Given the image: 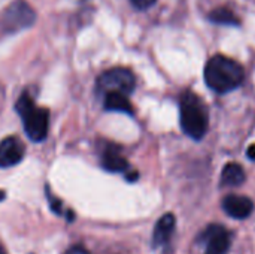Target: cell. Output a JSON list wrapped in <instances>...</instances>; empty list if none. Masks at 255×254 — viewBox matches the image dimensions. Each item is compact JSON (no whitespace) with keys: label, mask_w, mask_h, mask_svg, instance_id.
Wrapping results in <instances>:
<instances>
[{"label":"cell","mask_w":255,"mask_h":254,"mask_svg":"<svg viewBox=\"0 0 255 254\" xmlns=\"http://www.w3.org/2000/svg\"><path fill=\"white\" fill-rule=\"evenodd\" d=\"M245 79L244 67L227 55H212L205 66V82L215 93H229L242 85Z\"/></svg>","instance_id":"cell-1"},{"label":"cell","mask_w":255,"mask_h":254,"mask_svg":"<svg viewBox=\"0 0 255 254\" xmlns=\"http://www.w3.org/2000/svg\"><path fill=\"white\" fill-rule=\"evenodd\" d=\"M179 120L182 132L194 141H200L209 127V117L202 100L187 91L181 96L179 102Z\"/></svg>","instance_id":"cell-2"},{"label":"cell","mask_w":255,"mask_h":254,"mask_svg":"<svg viewBox=\"0 0 255 254\" xmlns=\"http://www.w3.org/2000/svg\"><path fill=\"white\" fill-rule=\"evenodd\" d=\"M16 112L22 118V126L27 136L34 142H42L49 130V112L46 108H39L27 93H22L16 102Z\"/></svg>","instance_id":"cell-3"},{"label":"cell","mask_w":255,"mask_h":254,"mask_svg":"<svg viewBox=\"0 0 255 254\" xmlns=\"http://www.w3.org/2000/svg\"><path fill=\"white\" fill-rule=\"evenodd\" d=\"M36 21L34 9L24 0L12 1L1 13V28L6 33H16L28 28Z\"/></svg>","instance_id":"cell-4"},{"label":"cell","mask_w":255,"mask_h":254,"mask_svg":"<svg viewBox=\"0 0 255 254\" xmlns=\"http://www.w3.org/2000/svg\"><path fill=\"white\" fill-rule=\"evenodd\" d=\"M96 87H97V91L103 96L109 91H118V93L128 96L130 93H133L136 87V78L130 69L112 67L99 76Z\"/></svg>","instance_id":"cell-5"},{"label":"cell","mask_w":255,"mask_h":254,"mask_svg":"<svg viewBox=\"0 0 255 254\" xmlns=\"http://www.w3.org/2000/svg\"><path fill=\"white\" fill-rule=\"evenodd\" d=\"M224 213L235 220H245L254 211V202L248 196L242 195H227L223 199Z\"/></svg>","instance_id":"cell-6"},{"label":"cell","mask_w":255,"mask_h":254,"mask_svg":"<svg viewBox=\"0 0 255 254\" xmlns=\"http://www.w3.org/2000/svg\"><path fill=\"white\" fill-rule=\"evenodd\" d=\"M25 148L19 138L7 136L0 141V168H12L24 157Z\"/></svg>","instance_id":"cell-7"},{"label":"cell","mask_w":255,"mask_h":254,"mask_svg":"<svg viewBox=\"0 0 255 254\" xmlns=\"http://www.w3.org/2000/svg\"><path fill=\"white\" fill-rule=\"evenodd\" d=\"M206 241L205 254H226L230 249V234L218 225H212L203 234Z\"/></svg>","instance_id":"cell-8"},{"label":"cell","mask_w":255,"mask_h":254,"mask_svg":"<svg viewBox=\"0 0 255 254\" xmlns=\"http://www.w3.org/2000/svg\"><path fill=\"white\" fill-rule=\"evenodd\" d=\"M176 226V219L173 214H164L155 225L154 228V234H152V246L154 247H161L164 244H167L173 235Z\"/></svg>","instance_id":"cell-9"},{"label":"cell","mask_w":255,"mask_h":254,"mask_svg":"<svg viewBox=\"0 0 255 254\" xmlns=\"http://www.w3.org/2000/svg\"><path fill=\"white\" fill-rule=\"evenodd\" d=\"M102 166L108 172H114V174L127 172L128 168H130L126 157H123L121 153L114 147H108L103 151V154H102Z\"/></svg>","instance_id":"cell-10"},{"label":"cell","mask_w":255,"mask_h":254,"mask_svg":"<svg viewBox=\"0 0 255 254\" xmlns=\"http://www.w3.org/2000/svg\"><path fill=\"white\" fill-rule=\"evenodd\" d=\"M103 106L106 111L114 112H124V114H133V106L127 97V94L118 93V91H109L105 94Z\"/></svg>","instance_id":"cell-11"},{"label":"cell","mask_w":255,"mask_h":254,"mask_svg":"<svg viewBox=\"0 0 255 254\" xmlns=\"http://www.w3.org/2000/svg\"><path fill=\"white\" fill-rule=\"evenodd\" d=\"M245 171L239 163H227L221 172V186L224 187H239L245 183Z\"/></svg>","instance_id":"cell-12"},{"label":"cell","mask_w":255,"mask_h":254,"mask_svg":"<svg viewBox=\"0 0 255 254\" xmlns=\"http://www.w3.org/2000/svg\"><path fill=\"white\" fill-rule=\"evenodd\" d=\"M209 19L215 24H221V25H239L241 19L238 18V15L229 9V7H217L214 10L209 12Z\"/></svg>","instance_id":"cell-13"},{"label":"cell","mask_w":255,"mask_h":254,"mask_svg":"<svg viewBox=\"0 0 255 254\" xmlns=\"http://www.w3.org/2000/svg\"><path fill=\"white\" fill-rule=\"evenodd\" d=\"M157 0H130V3L133 4V7L139 9V10H146L149 7H152L155 4Z\"/></svg>","instance_id":"cell-14"},{"label":"cell","mask_w":255,"mask_h":254,"mask_svg":"<svg viewBox=\"0 0 255 254\" xmlns=\"http://www.w3.org/2000/svg\"><path fill=\"white\" fill-rule=\"evenodd\" d=\"M64 254H90V252L82 246H75V247H70Z\"/></svg>","instance_id":"cell-15"},{"label":"cell","mask_w":255,"mask_h":254,"mask_svg":"<svg viewBox=\"0 0 255 254\" xmlns=\"http://www.w3.org/2000/svg\"><path fill=\"white\" fill-rule=\"evenodd\" d=\"M247 156H248V159H250V160L255 162V144H253V145H250V147H248V150H247Z\"/></svg>","instance_id":"cell-16"},{"label":"cell","mask_w":255,"mask_h":254,"mask_svg":"<svg viewBox=\"0 0 255 254\" xmlns=\"http://www.w3.org/2000/svg\"><path fill=\"white\" fill-rule=\"evenodd\" d=\"M4 199V192H0V201H3Z\"/></svg>","instance_id":"cell-17"},{"label":"cell","mask_w":255,"mask_h":254,"mask_svg":"<svg viewBox=\"0 0 255 254\" xmlns=\"http://www.w3.org/2000/svg\"><path fill=\"white\" fill-rule=\"evenodd\" d=\"M0 254H6V252H4V250H3L1 247H0Z\"/></svg>","instance_id":"cell-18"}]
</instances>
